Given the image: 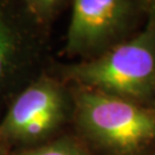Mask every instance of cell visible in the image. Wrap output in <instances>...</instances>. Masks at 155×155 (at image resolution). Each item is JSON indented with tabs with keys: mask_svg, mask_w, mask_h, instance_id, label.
Instances as JSON below:
<instances>
[{
	"mask_svg": "<svg viewBox=\"0 0 155 155\" xmlns=\"http://www.w3.org/2000/svg\"><path fill=\"white\" fill-rule=\"evenodd\" d=\"M15 155H90L82 146L69 139L58 140L52 144L43 145L20 150Z\"/></svg>",
	"mask_w": 155,
	"mask_h": 155,
	"instance_id": "obj_6",
	"label": "cell"
},
{
	"mask_svg": "<svg viewBox=\"0 0 155 155\" xmlns=\"http://www.w3.org/2000/svg\"><path fill=\"white\" fill-rule=\"evenodd\" d=\"M0 155H5V154H4V153H2V152H1V150H0Z\"/></svg>",
	"mask_w": 155,
	"mask_h": 155,
	"instance_id": "obj_7",
	"label": "cell"
},
{
	"mask_svg": "<svg viewBox=\"0 0 155 155\" xmlns=\"http://www.w3.org/2000/svg\"><path fill=\"white\" fill-rule=\"evenodd\" d=\"M78 122L107 148L131 153L155 140V110L97 90L82 89L75 97Z\"/></svg>",
	"mask_w": 155,
	"mask_h": 155,
	"instance_id": "obj_2",
	"label": "cell"
},
{
	"mask_svg": "<svg viewBox=\"0 0 155 155\" xmlns=\"http://www.w3.org/2000/svg\"><path fill=\"white\" fill-rule=\"evenodd\" d=\"M67 100L60 84L40 77L14 100L0 123V143L32 144L44 139L66 116Z\"/></svg>",
	"mask_w": 155,
	"mask_h": 155,
	"instance_id": "obj_3",
	"label": "cell"
},
{
	"mask_svg": "<svg viewBox=\"0 0 155 155\" xmlns=\"http://www.w3.org/2000/svg\"><path fill=\"white\" fill-rule=\"evenodd\" d=\"M30 43L15 17L0 6V95L25 67Z\"/></svg>",
	"mask_w": 155,
	"mask_h": 155,
	"instance_id": "obj_5",
	"label": "cell"
},
{
	"mask_svg": "<svg viewBox=\"0 0 155 155\" xmlns=\"http://www.w3.org/2000/svg\"><path fill=\"white\" fill-rule=\"evenodd\" d=\"M64 76L83 89L129 100L147 98L155 89V11L137 36L93 60L66 67Z\"/></svg>",
	"mask_w": 155,
	"mask_h": 155,
	"instance_id": "obj_1",
	"label": "cell"
},
{
	"mask_svg": "<svg viewBox=\"0 0 155 155\" xmlns=\"http://www.w3.org/2000/svg\"><path fill=\"white\" fill-rule=\"evenodd\" d=\"M139 7L129 0H76L67 33V53L86 56L108 51L137 17Z\"/></svg>",
	"mask_w": 155,
	"mask_h": 155,
	"instance_id": "obj_4",
	"label": "cell"
}]
</instances>
